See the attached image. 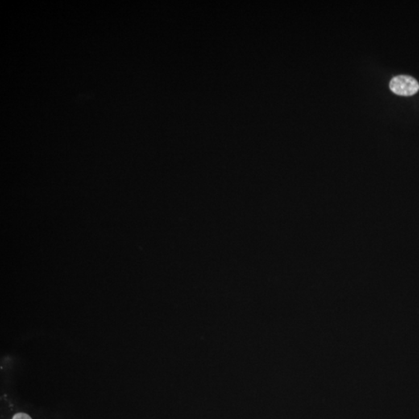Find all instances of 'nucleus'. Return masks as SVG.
<instances>
[{
	"mask_svg": "<svg viewBox=\"0 0 419 419\" xmlns=\"http://www.w3.org/2000/svg\"><path fill=\"white\" fill-rule=\"evenodd\" d=\"M389 85L393 93L401 97H411L419 90V82L409 76H398L393 78Z\"/></svg>",
	"mask_w": 419,
	"mask_h": 419,
	"instance_id": "f257e3e1",
	"label": "nucleus"
},
{
	"mask_svg": "<svg viewBox=\"0 0 419 419\" xmlns=\"http://www.w3.org/2000/svg\"><path fill=\"white\" fill-rule=\"evenodd\" d=\"M13 419H32L27 414L17 413L14 416Z\"/></svg>",
	"mask_w": 419,
	"mask_h": 419,
	"instance_id": "f03ea898",
	"label": "nucleus"
}]
</instances>
